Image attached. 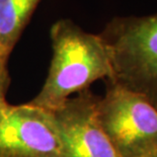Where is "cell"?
<instances>
[{
  "instance_id": "ba28073f",
  "label": "cell",
  "mask_w": 157,
  "mask_h": 157,
  "mask_svg": "<svg viewBox=\"0 0 157 157\" xmlns=\"http://www.w3.org/2000/svg\"><path fill=\"white\" fill-rule=\"evenodd\" d=\"M155 157H157V155H156V156H155Z\"/></svg>"
},
{
  "instance_id": "52a82bcc",
  "label": "cell",
  "mask_w": 157,
  "mask_h": 157,
  "mask_svg": "<svg viewBox=\"0 0 157 157\" xmlns=\"http://www.w3.org/2000/svg\"><path fill=\"white\" fill-rule=\"evenodd\" d=\"M7 59L8 56L0 50V102L5 101V94L9 86Z\"/></svg>"
},
{
  "instance_id": "7a4b0ae2",
  "label": "cell",
  "mask_w": 157,
  "mask_h": 157,
  "mask_svg": "<svg viewBox=\"0 0 157 157\" xmlns=\"http://www.w3.org/2000/svg\"><path fill=\"white\" fill-rule=\"evenodd\" d=\"M99 36L111 61L109 81L145 96L157 109V12L115 17Z\"/></svg>"
},
{
  "instance_id": "277c9868",
  "label": "cell",
  "mask_w": 157,
  "mask_h": 157,
  "mask_svg": "<svg viewBox=\"0 0 157 157\" xmlns=\"http://www.w3.org/2000/svg\"><path fill=\"white\" fill-rule=\"evenodd\" d=\"M0 157H62L51 112L0 102Z\"/></svg>"
},
{
  "instance_id": "3957f363",
  "label": "cell",
  "mask_w": 157,
  "mask_h": 157,
  "mask_svg": "<svg viewBox=\"0 0 157 157\" xmlns=\"http://www.w3.org/2000/svg\"><path fill=\"white\" fill-rule=\"evenodd\" d=\"M96 116L118 157L157 155V109L145 96L108 80Z\"/></svg>"
},
{
  "instance_id": "6da1fadb",
  "label": "cell",
  "mask_w": 157,
  "mask_h": 157,
  "mask_svg": "<svg viewBox=\"0 0 157 157\" xmlns=\"http://www.w3.org/2000/svg\"><path fill=\"white\" fill-rule=\"evenodd\" d=\"M53 57L49 73L33 105L52 111L73 93L88 89L98 79H109L112 66L99 35L87 33L70 19L52 25Z\"/></svg>"
},
{
  "instance_id": "5b68a950",
  "label": "cell",
  "mask_w": 157,
  "mask_h": 157,
  "mask_svg": "<svg viewBox=\"0 0 157 157\" xmlns=\"http://www.w3.org/2000/svg\"><path fill=\"white\" fill-rule=\"evenodd\" d=\"M98 98L85 89L50 111L62 157H118L98 123Z\"/></svg>"
},
{
  "instance_id": "8992f818",
  "label": "cell",
  "mask_w": 157,
  "mask_h": 157,
  "mask_svg": "<svg viewBox=\"0 0 157 157\" xmlns=\"http://www.w3.org/2000/svg\"><path fill=\"white\" fill-rule=\"evenodd\" d=\"M40 0H0V50L9 56Z\"/></svg>"
}]
</instances>
